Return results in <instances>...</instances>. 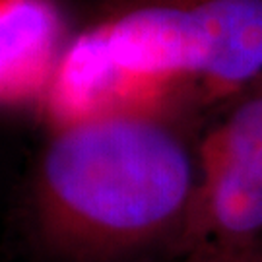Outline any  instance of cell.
Segmentation results:
<instances>
[{
  "mask_svg": "<svg viewBox=\"0 0 262 262\" xmlns=\"http://www.w3.org/2000/svg\"><path fill=\"white\" fill-rule=\"evenodd\" d=\"M198 151L167 107L58 126L35 179L41 231L76 260L177 245L192 210Z\"/></svg>",
  "mask_w": 262,
  "mask_h": 262,
  "instance_id": "obj_1",
  "label": "cell"
},
{
  "mask_svg": "<svg viewBox=\"0 0 262 262\" xmlns=\"http://www.w3.org/2000/svg\"><path fill=\"white\" fill-rule=\"evenodd\" d=\"M82 37L124 72L202 101L262 76V0H130Z\"/></svg>",
  "mask_w": 262,
  "mask_h": 262,
  "instance_id": "obj_2",
  "label": "cell"
},
{
  "mask_svg": "<svg viewBox=\"0 0 262 262\" xmlns=\"http://www.w3.org/2000/svg\"><path fill=\"white\" fill-rule=\"evenodd\" d=\"M262 241V76L235 94L198 146V185L179 239L185 260Z\"/></svg>",
  "mask_w": 262,
  "mask_h": 262,
  "instance_id": "obj_3",
  "label": "cell"
},
{
  "mask_svg": "<svg viewBox=\"0 0 262 262\" xmlns=\"http://www.w3.org/2000/svg\"><path fill=\"white\" fill-rule=\"evenodd\" d=\"M62 18L51 0H0V103H24L51 85Z\"/></svg>",
  "mask_w": 262,
  "mask_h": 262,
  "instance_id": "obj_4",
  "label": "cell"
},
{
  "mask_svg": "<svg viewBox=\"0 0 262 262\" xmlns=\"http://www.w3.org/2000/svg\"><path fill=\"white\" fill-rule=\"evenodd\" d=\"M183 262H262V241L245 249L241 253L217 256V258H204V260H183Z\"/></svg>",
  "mask_w": 262,
  "mask_h": 262,
  "instance_id": "obj_5",
  "label": "cell"
}]
</instances>
